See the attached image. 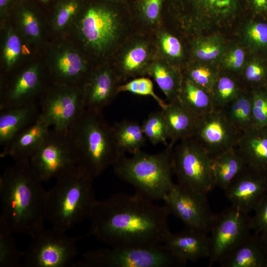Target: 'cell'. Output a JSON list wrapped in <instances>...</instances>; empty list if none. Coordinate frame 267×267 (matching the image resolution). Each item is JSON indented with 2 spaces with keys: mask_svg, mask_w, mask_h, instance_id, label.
<instances>
[{
  "mask_svg": "<svg viewBox=\"0 0 267 267\" xmlns=\"http://www.w3.org/2000/svg\"><path fill=\"white\" fill-rule=\"evenodd\" d=\"M166 207L138 193H117L97 201L90 217L89 231L109 247L163 244L171 233Z\"/></svg>",
  "mask_w": 267,
  "mask_h": 267,
  "instance_id": "1",
  "label": "cell"
},
{
  "mask_svg": "<svg viewBox=\"0 0 267 267\" xmlns=\"http://www.w3.org/2000/svg\"><path fill=\"white\" fill-rule=\"evenodd\" d=\"M47 192L30 160L15 161L0 177V221L31 237L44 228Z\"/></svg>",
  "mask_w": 267,
  "mask_h": 267,
  "instance_id": "2",
  "label": "cell"
},
{
  "mask_svg": "<svg viewBox=\"0 0 267 267\" xmlns=\"http://www.w3.org/2000/svg\"><path fill=\"white\" fill-rule=\"evenodd\" d=\"M131 4L85 0L78 13V33L86 56L94 66L109 62L137 31Z\"/></svg>",
  "mask_w": 267,
  "mask_h": 267,
  "instance_id": "3",
  "label": "cell"
},
{
  "mask_svg": "<svg viewBox=\"0 0 267 267\" xmlns=\"http://www.w3.org/2000/svg\"><path fill=\"white\" fill-rule=\"evenodd\" d=\"M245 13V0H164L162 25L188 39L228 27Z\"/></svg>",
  "mask_w": 267,
  "mask_h": 267,
  "instance_id": "4",
  "label": "cell"
},
{
  "mask_svg": "<svg viewBox=\"0 0 267 267\" xmlns=\"http://www.w3.org/2000/svg\"><path fill=\"white\" fill-rule=\"evenodd\" d=\"M67 134L77 156L78 166L93 179L125 156L102 112L85 109Z\"/></svg>",
  "mask_w": 267,
  "mask_h": 267,
  "instance_id": "5",
  "label": "cell"
},
{
  "mask_svg": "<svg viewBox=\"0 0 267 267\" xmlns=\"http://www.w3.org/2000/svg\"><path fill=\"white\" fill-rule=\"evenodd\" d=\"M56 179L47 192L46 219L52 227L66 232L90 218L97 201L94 179L77 166Z\"/></svg>",
  "mask_w": 267,
  "mask_h": 267,
  "instance_id": "6",
  "label": "cell"
},
{
  "mask_svg": "<svg viewBox=\"0 0 267 267\" xmlns=\"http://www.w3.org/2000/svg\"><path fill=\"white\" fill-rule=\"evenodd\" d=\"M173 146L149 154L141 150L122 157L112 166L115 175L132 184L135 192L151 201L162 200L174 185Z\"/></svg>",
  "mask_w": 267,
  "mask_h": 267,
  "instance_id": "7",
  "label": "cell"
},
{
  "mask_svg": "<svg viewBox=\"0 0 267 267\" xmlns=\"http://www.w3.org/2000/svg\"><path fill=\"white\" fill-rule=\"evenodd\" d=\"M73 267H177L185 265L163 244L109 247L88 251Z\"/></svg>",
  "mask_w": 267,
  "mask_h": 267,
  "instance_id": "8",
  "label": "cell"
},
{
  "mask_svg": "<svg viewBox=\"0 0 267 267\" xmlns=\"http://www.w3.org/2000/svg\"><path fill=\"white\" fill-rule=\"evenodd\" d=\"M53 227L31 237L23 252L26 267H65L74 264L78 254L76 243L82 237H70Z\"/></svg>",
  "mask_w": 267,
  "mask_h": 267,
  "instance_id": "9",
  "label": "cell"
},
{
  "mask_svg": "<svg viewBox=\"0 0 267 267\" xmlns=\"http://www.w3.org/2000/svg\"><path fill=\"white\" fill-rule=\"evenodd\" d=\"M173 157L177 183L206 194L216 187L211 157L193 137L179 141L173 148Z\"/></svg>",
  "mask_w": 267,
  "mask_h": 267,
  "instance_id": "10",
  "label": "cell"
},
{
  "mask_svg": "<svg viewBox=\"0 0 267 267\" xmlns=\"http://www.w3.org/2000/svg\"><path fill=\"white\" fill-rule=\"evenodd\" d=\"M39 104L42 119L50 128L68 133L85 109L82 86L53 83Z\"/></svg>",
  "mask_w": 267,
  "mask_h": 267,
  "instance_id": "11",
  "label": "cell"
},
{
  "mask_svg": "<svg viewBox=\"0 0 267 267\" xmlns=\"http://www.w3.org/2000/svg\"><path fill=\"white\" fill-rule=\"evenodd\" d=\"M39 178H57L78 166V158L67 133L53 128L30 160Z\"/></svg>",
  "mask_w": 267,
  "mask_h": 267,
  "instance_id": "12",
  "label": "cell"
},
{
  "mask_svg": "<svg viewBox=\"0 0 267 267\" xmlns=\"http://www.w3.org/2000/svg\"><path fill=\"white\" fill-rule=\"evenodd\" d=\"M251 217L231 206L215 215L209 232V266L221 263L251 234Z\"/></svg>",
  "mask_w": 267,
  "mask_h": 267,
  "instance_id": "13",
  "label": "cell"
},
{
  "mask_svg": "<svg viewBox=\"0 0 267 267\" xmlns=\"http://www.w3.org/2000/svg\"><path fill=\"white\" fill-rule=\"evenodd\" d=\"M207 194L175 183L163 201L170 214L179 219L185 228L208 233L215 215Z\"/></svg>",
  "mask_w": 267,
  "mask_h": 267,
  "instance_id": "14",
  "label": "cell"
},
{
  "mask_svg": "<svg viewBox=\"0 0 267 267\" xmlns=\"http://www.w3.org/2000/svg\"><path fill=\"white\" fill-rule=\"evenodd\" d=\"M156 56L152 34L136 31L119 47L109 63L123 84L136 78L148 77Z\"/></svg>",
  "mask_w": 267,
  "mask_h": 267,
  "instance_id": "15",
  "label": "cell"
},
{
  "mask_svg": "<svg viewBox=\"0 0 267 267\" xmlns=\"http://www.w3.org/2000/svg\"><path fill=\"white\" fill-rule=\"evenodd\" d=\"M241 134L221 110H214L198 118L192 137L213 157L235 147Z\"/></svg>",
  "mask_w": 267,
  "mask_h": 267,
  "instance_id": "16",
  "label": "cell"
},
{
  "mask_svg": "<svg viewBox=\"0 0 267 267\" xmlns=\"http://www.w3.org/2000/svg\"><path fill=\"white\" fill-rule=\"evenodd\" d=\"M122 84L108 62L95 66L82 85L85 109L102 112L119 93Z\"/></svg>",
  "mask_w": 267,
  "mask_h": 267,
  "instance_id": "17",
  "label": "cell"
},
{
  "mask_svg": "<svg viewBox=\"0 0 267 267\" xmlns=\"http://www.w3.org/2000/svg\"><path fill=\"white\" fill-rule=\"evenodd\" d=\"M47 89H44L43 76L39 66L31 65L7 84L0 98V110L39 103Z\"/></svg>",
  "mask_w": 267,
  "mask_h": 267,
  "instance_id": "18",
  "label": "cell"
},
{
  "mask_svg": "<svg viewBox=\"0 0 267 267\" xmlns=\"http://www.w3.org/2000/svg\"><path fill=\"white\" fill-rule=\"evenodd\" d=\"M224 191L231 206L249 214L267 194V174L246 166Z\"/></svg>",
  "mask_w": 267,
  "mask_h": 267,
  "instance_id": "19",
  "label": "cell"
},
{
  "mask_svg": "<svg viewBox=\"0 0 267 267\" xmlns=\"http://www.w3.org/2000/svg\"><path fill=\"white\" fill-rule=\"evenodd\" d=\"M163 244L185 265L188 262H197L209 258L210 241L207 233L186 229L173 234L171 233Z\"/></svg>",
  "mask_w": 267,
  "mask_h": 267,
  "instance_id": "20",
  "label": "cell"
},
{
  "mask_svg": "<svg viewBox=\"0 0 267 267\" xmlns=\"http://www.w3.org/2000/svg\"><path fill=\"white\" fill-rule=\"evenodd\" d=\"M94 66L87 56L68 49L56 56L51 75L53 83L82 86Z\"/></svg>",
  "mask_w": 267,
  "mask_h": 267,
  "instance_id": "21",
  "label": "cell"
},
{
  "mask_svg": "<svg viewBox=\"0 0 267 267\" xmlns=\"http://www.w3.org/2000/svg\"><path fill=\"white\" fill-rule=\"evenodd\" d=\"M50 128L40 117L3 148L0 157H10L15 161L30 160L46 137Z\"/></svg>",
  "mask_w": 267,
  "mask_h": 267,
  "instance_id": "22",
  "label": "cell"
},
{
  "mask_svg": "<svg viewBox=\"0 0 267 267\" xmlns=\"http://www.w3.org/2000/svg\"><path fill=\"white\" fill-rule=\"evenodd\" d=\"M235 147L247 166L267 174V127L242 133Z\"/></svg>",
  "mask_w": 267,
  "mask_h": 267,
  "instance_id": "23",
  "label": "cell"
},
{
  "mask_svg": "<svg viewBox=\"0 0 267 267\" xmlns=\"http://www.w3.org/2000/svg\"><path fill=\"white\" fill-rule=\"evenodd\" d=\"M161 112L166 123L170 145L173 146L176 142L193 136L199 118L178 97L167 103Z\"/></svg>",
  "mask_w": 267,
  "mask_h": 267,
  "instance_id": "24",
  "label": "cell"
},
{
  "mask_svg": "<svg viewBox=\"0 0 267 267\" xmlns=\"http://www.w3.org/2000/svg\"><path fill=\"white\" fill-rule=\"evenodd\" d=\"M152 36L156 55L182 70L190 61L187 39L162 25Z\"/></svg>",
  "mask_w": 267,
  "mask_h": 267,
  "instance_id": "25",
  "label": "cell"
},
{
  "mask_svg": "<svg viewBox=\"0 0 267 267\" xmlns=\"http://www.w3.org/2000/svg\"><path fill=\"white\" fill-rule=\"evenodd\" d=\"M40 116L39 103L0 110V145L3 148Z\"/></svg>",
  "mask_w": 267,
  "mask_h": 267,
  "instance_id": "26",
  "label": "cell"
},
{
  "mask_svg": "<svg viewBox=\"0 0 267 267\" xmlns=\"http://www.w3.org/2000/svg\"><path fill=\"white\" fill-rule=\"evenodd\" d=\"M219 264L222 267H267L259 235L251 234Z\"/></svg>",
  "mask_w": 267,
  "mask_h": 267,
  "instance_id": "27",
  "label": "cell"
},
{
  "mask_svg": "<svg viewBox=\"0 0 267 267\" xmlns=\"http://www.w3.org/2000/svg\"><path fill=\"white\" fill-rule=\"evenodd\" d=\"M246 166L236 147L211 157V170L216 187L224 191Z\"/></svg>",
  "mask_w": 267,
  "mask_h": 267,
  "instance_id": "28",
  "label": "cell"
},
{
  "mask_svg": "<svg viewBox=\"0 0 267 267\" xmlns=\"http://www.w3.org/2000/svg\"><path fill=\"white\" fill-rule=\"evenodd\" d=\"M148 77L153 79L169 102L178 97L183 79L181 69L156 55L149 67Z\"/></svg>",
  "mask_w": 267,
  "mask_h": 267,
  "instance_id": "29",
  "label": "cell"
},
{
  "mask_svg": "<svg viewBox=\"0 0 267 267\" xmlns=\"http://www.w3.org/2000/svg\"><path fill=\"white\" fill-rule=\"evenodd\" d=\"M187 42L190 60L218 65L227 46L217 34L195 36Z\"/></svg>",
  "mask_w": 267,
  "mask_h": 267,
  "instance_id": "30",
  "label": "cell"
},
{
  "mask_svg": "<svg viewBox=\"0 0 267 267\" xmlns=\"http://www.w3.org/2000/svg\"><path fill=\"white\" fill-rule=\"evenodd\" d=\"M164 0H133L131 10L137 31L152 34L162 25Z\"/></svg>",
  "mask_w": 267,
  "mask_h": 267,
  "instance_id": "31",
  "label": "cell"
},
{
  "mask_svg": "<svg viewBox=\"0 0 267 267\" xmlns=\"http://www.w3.org/2000/svg\"><path fill=\"white\" fill-rule=\"evenodd\" d=\"M112 128L117 146L123 155L127 152L134 154L141 150L147 140L137 122L123 120L115 123Z\"/></svg>",
  "mask_w": 267,
  "mask_h": 267,
  "instance_id": "32",
  "label": "cell"
},
{
  "mask_svg": "<svg viewBox=\"0 0 267 267\" xmlns=\"http://www.w3.org/2000/svg\"><path fill=\"white\" fill-rule=\"evenodd\" d=\"M221 110L228 121L241 133L254 127L250 89H244Z\"/></svg>",
  "mask_w": 267,
  "mask_h": 267,
  "instance_id": "33",
  "label": "cell"
},
{
  "mask_svg": "<svg viewBox=\"0 0 267 267\" xmlns=\"http://www.w3.org/2000/svg\"><path fill=\"white\" fill-rule=\"evenodd\" d=\"M178 98L198 118L215 110L210 93L184 77Z\"/></svg>",
  "mask_w": 267,
  "mask_h": 267,
  "instance_id": "34",
  "label": "cell"
},
{
  "mask_svg": "<svg viewBox=\"0 0 267 267\" xmlns=\"http://www.w3.org/2000/svg\"><path fill=\"white\" fill-rule=\"evenodd\" d=\"M250 15L241 31L243 44L250 54L267 56V17Z\"/></svg>",
  "mask_w": 267,
  "mask_h": 267,
  "instance_id": "35",
  "label": "cell"
},
{
  "mask_svg": "<svg viewBox=\"0 0 267 267\" xmlns=\"http://www.w3.org/2000/svg\"><path fill=\"white\" fill-rule=\"evenodd\" d=\"M244 89L238 77L221 71L210 92L215 110L222 109Z\"/></svg>",
  "mask_w": 267,
  "mask_h": 267,
  "instance_id": "36",
  "label": "cell"
},
{
  "mask_svg": "<svg viewBox=\"0 0 267 267\" xmlns=\"http://www.w3.org/2000/svg\"><path fill=\"white\" fill-rule=\"evenodd\" d=\"M248 57L239 75L241 83L249 89L265 88L267 82V56L250 54Z\"/></svg>",
  "mask_w": 267,
  "mask_h": 267,
  "instance_id": "37",
  "label": "cell"
},
{
  "mask_svg": "<svg viewBox=\"0 0 267 267\" xmlns=\"http://www.w3.org/2000/svg\"><path fill=\"white\" fill-rule=\"evenodd\" d=\"M182 72L184 78L210 93L221 71L218 64L190 60Z\"/></svg>",
  "mask_w": 267,
  "mask_h": 267,
  "instance_id": "38",
  "label": "cell"
},
{
  "mask_svg": "<svg viewBox=\"0 0 267 267\" xmlns=\"http://www.w3.org/2000/svg\"><path fill=\"white\" fill-rule=\"evenodd\" d=\"M13 232L0 221V267L21 266L23 252L17 248Z\"/></svg>",
  "mask_w": 267,
  "mask_h": 267,
  "instance_id": "39",
  "label": "cell"
},
{
  "mask_svg": "<svg viewBox=\"0 0 267 267\" xmlns=\"http://www.w3.org/2000/svg\"><path fill=\"white\" fill-rule=\"evenodd\" d=\"M141 127L147 140L152 144H169L167 127L161 111L150 113L144 120Z\"/></svg>",
  "mask_w": 267,
  "mask_h": 267,
  "instance_id": "40",
  "label": "cell"
},
{
  "mask_svg": "<svg viewBox=\"0 0 267 267\" xmlns=\"http://www.w3.org/2000/svg\"><path fill=\"white\" fill-rule=\"evenodd\" d=\"M246 51L238 44L227 46L218 64L221 71L239 76L247 58Z\"/></svg>",
  "mask_w": 267,
  "mask_h": 267,
  "instance_id": "41",
  "label": "cell"
},
{
  "mask_svg": "<svg viewBox=\"0 0 267 267\" xmlns=\"http://www.w3.org/2000/svg\"><path fill=\"white\" fill-rule=\"evenodd\" d=\"M118 91L119 93L129 92L136 95L151 96L157 102L161 109L167 105L154 92L153 82L148 77H140L132 79L121 85Z\"/></svg>",
  "mask_w": 267,
  "mask_h": 267,
  "instance_id": "42",
  "label": "cell"
},
{
  "mask_svg": "<svg viewBox=\"0 0 267 267\" xmlns=\"http://www.w3.org/2000/svg\"><path fill=\"white\" fill-rule=\"evenodd\" d=\"M254 126L267 127V91L263 88L250 89Z\"/></svg>",
  "mask_w": 267,
  "mask_h": 267,
  "instance_id": "43",
  "label": "cell"
},
{
  "mask_svg": "<svg viewBox=\"0 0 267 267\" xmlns=\"http://www.w3.org/2000/svg\"><path fill=\"white\" fill-rule=\"evenodd\" d=\"M85 1L81 0H65L57 6L55 17L54 25L57 29H62L71 19L81 10Z\"/></svg>",
  "mask_w": 267,
  "mask_h": 267,
  "instance_id": "44",
  "label": "cell"
},
{
  "mask_svg": "<svg viewBox=\"0 0 267 267\" xmlns=\"http://www.w3.org/2000/svg\"><path fill=\"white\" fill-rule=\"evenodd\" d=\"M22 46L20 40L17 35L13 33L8 34L3 51L6 71H10L15 64L16 61L22 52Z\"/></svg>",
  "mask_w": 267,
  "mask_h": 267,
  "instance_id": "45",
  "label": "cell"
},
{
  "mask_svg": "<svg viewBox=\"0 0 267 267\" xmlns=\"http://www.w3.org/2000/svg\"><path fill=\"white\" fill-rule=\"evenodd\" d=\"M19 19L24 33L32 39H37L40 35V28L38 18L30 8L23 7L19 12Z\"/></svg>",
  "mask_w": 267,
  "mask_h": 267,
  "instance_id": "46",
  "label": "cell"
},
{
  "mask_svg": "<svg viewBox=\"0 0 267 267\" xmlns=\"http://www.w3.org/2000/svg\"><path fill=\"white\" fill-rule=\"evenodd\" d=\"M251 217V227L254 233H267V194L255 208Z\"/></svg>",
  "mask_w": 267,
  "mask_h": 267,
  "instance_id": "47",
  "label": "cell"
},
{
  "mask_svg": "<svg viewBox=\"0 0 267 267\" xmlns=\"http://www.w3.org/2000/svg\"><path fill=\"white\" fill-rule=\"evenodd\" d=\"M249 15L267 17V0H245Z\"/></svg>",
  "mask_w": 267,
  "mask_h": 267,
  "instance_id": "48",
  "label": "cell"
},
{
  "mask_svg": "<svg viewBox=\"0 0 267 267\" xmlns=\"http://www.w3.org/2000/svg\"><path fill=\"white\" fill-rule=\"evenodd\" d=\"M260 240L266 253L267 259V233L259 235Z\"/></svg>",
  "mask_w": 267,
  "mask_h": 267,
  "instance_id": "49",
  "label": "cell"
},
{
  "mask_svg": "<svg viewBox=\"0 0 267 267\" xmlns=\"http://www.w3.org/2000/svg\"><path fill=\"white\" fill-rule=\"evenodd\" d=\"M12 0H0V9L2 10L6 8L10 4Z\"/></svg>",
  "mask_w": 267,
  "mask_h": 267,
  "instance_id": "50",
  "label": "cell"
},
{
  "mask_svg": "<svg viewBox=\"0 0 267 267\" xmlns=\"http://www.w3.org/2000/svg\"><path fill=\"white\" fill-rule=\"evenodd\" d=\"M108 2L130 3L133 0H100Z\"/></svg>",
  "mask_w": 267,
  "mask_h": 267,
  "instance_id": "51",
  "label": "cell"
},
{
  "mask_svg": "<svg viewBox=\"0 0 267 267\" xmlns=\"http://www.w3.org/2000/svg\"><path fill=\"white\" fill-rule=\"evenodd\" d=\"M30 52L28 49L25 46L23 45L22 46V53L24 54H29Z\"/></svg>",
  "mask_w": 267,
  "mask_h": 267,
  "instance_id": "52",
  "label": "cell"
},
{
  "mask_svg": "<svg viewBox=\"0 0 267 267\" xmlns=\"http://www.w3.org/2000/svg\"><path fill=\"white\" fill-rule=\"evenodd\" d=\"M40 0L44 3H47L50 0Z\"/></svg>",
  "mask_w": 267,
  "mask_h": 267,
  "instance_id": "53",
  "label": "cell"
},
{
  "mask_svg": "<svg viewBox=\"0 0 267 267\" xmlns=\"http://www.w3.org/2000/svg\"><path fill=\"white\" fill-rule=\"evenodd\" d=\"M264 88L266 89V90L267 91V84H266V86H265V87Z\"/></svg>",
  "mask_w": 267,
  "mask_h": 267,
  "instance_id": "54",
  "label": "cell"
}]
</instances>
